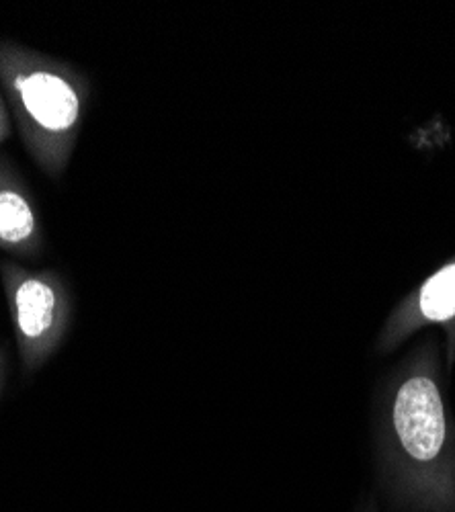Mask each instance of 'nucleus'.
Here are the masks:
<instances>
[{"label":"nucleus","instance_id":"1","mask_svg":"<svg viewBox=\"0 0 455 512\" xmlns=\"http://www.w3.org/2000/svg\"><path fill=\"white\" fill-rule=\"evenodd\" d=\"M384 461L400 508L455 512V433L431 353L406 359L392 383Z\"/></svg>","mask_w":455,"mask_h":512},{"label":"nucleus","instance_id":"2","mask_svg":"<svg viewBox=\"0 0 455 512\" xmlns=\"http://www.w3.org/2000/svg\"><path fill=\"white\" fill-rule=\"evenodd\" d=\"M0 91L31 160L60 181L89 109V76L64 60L0 39Z\"/></svg>","mask_w":455,"mask_h":512},{"label":"nucleus","instance_id":"3","mask_svg":"<svg viewBox=\"0 0 455 512\" xmlns=\"http://www.w3.org/2000/svg\"><path fill=\"white\" fill-rule=\"evenodd\" d=\"M0 281L11 312L23 375L44 367L68 336L74 297L68 281L54 269H27L0 263Z\"/></svg>","mask_w":455,"mask_h":512},{"label":"nucleus","instance_id":"4","mask_svg":"<svg viewBox=\"0 0 455 512\" xmlns=\"http://www.w3.org/2000/svg\"><path fill=\"white\" fill-rule=\"evenodd\" d=\"M425 326L445 328L451 365L455 355V261L435 271L396 306L380 332L378 349L382 353L394 351Z\"/></svg>","mask_w":455,"mask_h":512},{"label":"nucleus","instance_id":"5","mask_svg":"<svg viewBox=\"0 0 455 512\" xmlns=\"http://www.w3.org/2000/svg\"><path fill=\"white\" fill-rule=\"evenodd\" d=\"M46 248L33 195L9 156H0V250L37 259Z\"/></svg>","mask_w":455,"mask_h":512},{"label":"nucleus","instance_id":"6","mask_svg":"<svg viewBox=\"0 0 455 512\" xmlns=\"http://www.w3.org/2000/svg\"><path fill=\"white\" fill-rule=\"evenodd\" d=\"M13 132V123H11V113L7 107V101L3 97V91H0V144L7 142Z\"/></svg>","mask_w":455,"mask_h":512},{"label":"nucleus","instance_id":"7","mask_svg":"<svg viewBox=\"0 0 455 512\" xmlns=\"http://www.w3.org/2000/svg\"><path fill=\"white\" fill-rule=\"evenodd\" d=\"M5 381H7V353L3 347H0V396H3Z\"/></svg>","mask_w":455,"mask_h":512},{"label":"nucleus","instance_id":"8","mask_svg":"<svg viewBox=\"0 0 455 512\" xmlns=\"http://www.w3.org/2000/svg\"><path fill=\"white\" fill-rule=\"evenodd\" d=\"M359 512H374V506H371V504H367L365 508H361Z\"/></svg>","mask_w":455,"mask_h":512}]
</instances>
